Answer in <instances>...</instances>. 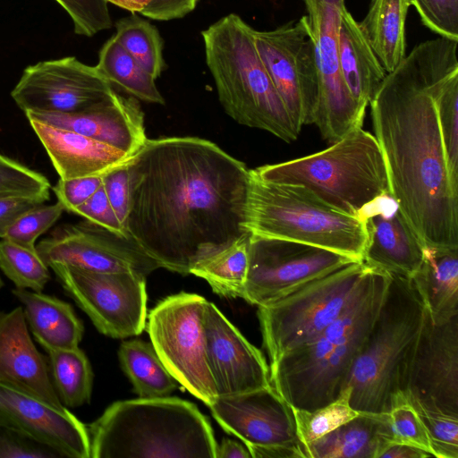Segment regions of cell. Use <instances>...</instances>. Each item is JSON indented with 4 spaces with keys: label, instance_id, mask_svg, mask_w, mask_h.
<instances>
[{
    "label": "cell",
    "instance_id": "cell-15",
    "mask_svg": "<svg viewBox=\"0 0 458 458\" xmlns=\"http://www.w3.org/2000/svg\"><path fill=\"white\" fill-rule=\"evenodd\" d=\"M114 92L96 66L67 56L28 66L11 97L24 114H73L99 106Z\"/></svg>",
    "mask_w": 458,
    "mask_h": 458
},
{
    "label": "cell",
    "instance_id": "cell-19",
    "mask_svg": "<svg viewBox=\"0 0 458 458\" xmlns=\"http://www.w3.org/2000/svg\"><path fill=\"white\" fill-rule=\"evenodd\" d=\"M226 432L245 445H293L297 437L293 407L270 386L233 395H218L208 404Z\"/></svg>",
    "mask_w": 458,
    "mask_h": 458
},
{
    "label": "cell",
    "instance_id": "cell-24",
    "mask_svg": "<svg viewBox=\"0 0 458 458\" xmlns=\"http://www.w3.org/2000/svg\"><path fill=\"white\" fill-rule=\"evenodd\" d=\"M368 241L362 261L389 275L412 278L424 259V246L399 208L365 220Z\"/></svg>",
    "mask_w": 458,
    "mask_h": 458
},
{
    "label": "cell",
    "instance_id": "cell-9",
    "mask_svg": "<svg viewBox=\"0 0 458 458\" xmlns=\"http://www.w3.org/2000/svg\"><path fill=\"white\" fill-rule=\"evenodd\" d=\"M370 267L350 263L281 300L259 307L258 317L270 363L310 342L345 310Z\"/></svg>",
    "mask_w": 458,
    "mask_h": 458
},
{
    "label": "cell",
    "instance_id": "cell-42",
    "mask_svg": "<svg viewBox=\"0 0 458 458\" xmlns=\"http://www.w3.org/2000/svg\"><path fill=\"white\" fill-rule=\"evenodd\" d=\"M69 14L74 32L92 37L112 27V19L106 0H55Z\"/></svg>",
    "mask_w": 458,
    "mask_h": 458
},
{
    "label": "cell",
    "instance_id": "cell-41",
    "mask_svg": "<svg viewBox=\"0 0 458 458\" xmlns=\"http://www.w3.org/2000/svg\"><path fill=\"white\" fill-rule=\"evenodd\" d=\"M430 438L437 458H458V416L441 411L415 407Z\"/></svg>",
    "mask_w": 458,
    "mask_h": 458
},
{
    "label": "cell",
    "instance_id": "cell-54",
    "mask_svg": "<svg viewBox=\"0 0 458 458\" xmlns=\"http://www.w3.org/2000/svg\"><path fill=\"white\" fill-rule=\"evenodd\" d=\"M3 285H4V283H3V281H2V279L0 277V289L3 287Z\"/></svg>",
    "mask_w": 458,
    "mask_h": 458
},
{
    "label": "cell",
    "instance_id": "cell-47",
    "mask_svg": "<svg viewBox=\"0 0 458 458\" xmlns=\"http://www.w3.org/2000/svg\"><path fill=\"white\" fill-rule=\"evenodd\" d=\"M102 176L60 179L52 190L64 210L72 212L86 202L102 185Z\"/></svg>",
    "mask_w": 458,
    "mask_h": 458
},
{
    "label": "cell",
    "instance_id": "cell-37",
    "mask_svg": "<svg viewBox=\"0 0 458 458\" xmlns=\"http://www.w3.org/2000/svg\"><path fill=\"white\" fill-rule=\"evenodd\" d=\"M350 390L344 388L338 398L315 410L293 407L296 433L305 446L359 415L350 403Z\"/></svg>",
    "mask_w": 458,
    "mask_h": 458
},
{
    "label": "cell",
    "instance_id": "cell-20",
    "mask_svg": "<svg viewBox=\"0 0 458 458\" xmlns=\"http://www.w3.org/2000/svg\"><path fill=\"white\" fill-rule=\"evenodd\" d=\"M0 421L52 447L64 458H90L88 428L68 409L57 410L2 384Z\"/></svg>",
    "mask_w": 458,
    "mask_h": 458
},
{
    "label": "cell",
    "instance_id": "cell-51",
    "mask_svg": "<svg viewBox=\"0 0 458 458\" xmlns=\"http://www.w3.org/2000/svg\"><path fill=\"white\" fill-rule=\"evenodd\" d=\"M428 458L434 457L430 453L416 446L391 441L377 454V458Z\"/></svg>",
    "mask_w": 458,
    "mask_h": 458
},
{
    "label": "cell",
    "instance_id": "cell-35",
    "mask_svg": "<svg viewBox=\"0 0 458 458\" xmlns=\"http://www.w3.org/2000/svg\"><path fill=\"white\" fill-rule=\"evenodd\" d=\"M434 95L447 167L452 180L458 184V60L438 76Z\"/></svg>",
    "mask_w": 458,
    "mask_h": 458
},
{
    "label": "cell",
    "instance_id": "cell-17",
    "mask_svg": "<svg viewBox=\"0 0 458 458\" xmlns=\"http://www.w3.org/2000/svg\"><path fill=\"white\" fill-rule=\"evenodd\" d=\"M405 394L415 407L458 416V315L436 325L427 312L408 369Z\"/></svg>",
    "mask_w": 458,
    "mask_h": 458
},
{
    "label": "cell",
    "instance_id": "cell-34",
    "mask_svg": "<svg viewBox=\"0 0 458 458\" xmlns=\"http://www.w3.org/2000/svg\"><path fill=\"white\" fill-rule=\"evenodd\" d=\"M114 39L156 80L166 69L164 40L156 26L137 13L114 23Z\"/></svg>",
    "mask_w": 458,
    "mask_h": 458
},
{
    "label": "cell",
    "instance_id": "cell-3",
    "mask_svg": "<svg viewBox=\"0 0 458 458\" xmlns=\"http://www.w3.org/2000/svg\"><path fill=\"white\" fill-rule=\"evenodd\" d=\"M391 275L370 267L343 313L310 342L270 363V381L293 408L338 398L380 310Z\"/></svg>",
    "mask_w": 458,
    "mask_h": 458
},
{
    "label": "cell",
    "instance_id": "cell-16",
    "mask_svg": "<svg viewBox=\"0 0 458 458\" xmlns=\"http://www.w3.org/2000/svg\"><path fill=\"white\" fill-rule=\"evenodd\" d=\"M36 250L48 267L63 264L100 273L131 272L144 277L159 268L132 238L86 219L55 227L36 244Z\"/></svg>",
    "mask_w": 458,
    "mask_h": 458
},
{
    "label": "cell",
    "instance_id": "cell-49",
    "mask_svg": "<svg viewBox=\"0 0 458 458\" xmlns=\"http://www.w3.org/2000/svg\"><path fill=\"white\" fill-rule=\"evenodd\" d=\"M45 202L40 199L23 197L0 199V238L4 237L20 216Z\"/></svg>",
    "mask_w": 458,
    "mask_h": 458
},
{
    "label": "cell",
    "instance_id": "cell-21",
    "mask_svg": "<svg viewBox=\"0 0 458 458\" xmlns=\"http://www.w3.org/2000/svg\"><path fill=\"white\" fill-rule=\"evenodd\" d=\"M35 120L54 127L72 131L97 141L134 155L146 143L144 114L133 97L114 92L99 106L81 113H26Z\"/></svg>",
    "mask_w": 458,
    "mask_h": 458
},
{
    "label": "cell",
    "instance_id": "cell-43",
    "mask_svg": "<svg viewBox=\"0 0 458 458\" xmlns=\"http://www.w3.org/2000/svg\"><path fill=\"white\" fill-rule=\"evenodd\" d=\"M421 23L440 38L458 41V0H410Z\"/></svg>",
    "mask_w": 458,
    "mask_h": 458
},
{
    "label": "cell",
    "instance_id": "cell-28",
    "mask_svg": "<svg viewBox=\"0 0 458 458\" xmlns=\"http://www.w3.org/2000/svg\"><path fill=\"white\" fill-rule=\"evenodd\" d=\"M411 280L432 323L458 315V249L424 247L423 262Z\"/></svg>",
    "mask_w": 458,
    "mask_h": 458
},
{
    "label": "cell",
    "instance_id": "cell-18",
    "mask_svg": "<svg viewBox=\"0 0 458 458\" xmlns=\"http://www.w3.org/2000/svg\"><path fill=\"white\" fill-rule=\"evenodd\" d=\"M204 333L208 364L217 396L271 386L270 370L262 352L208 301L204 311Z\"/></svg>",
    "mask_w": 458,
    "mask_h": 458
},
{
    "label": "cell",
    "instance_id": "cell-29",
    "mask_svg": "<svg viewBox=\"0 0 458 458\" xmlns=\"http://www.w3.org/2000/svg\"><path fill=\"white\" fill-rule=\"evenodd\" d=\"M410 0H371L360 28L388 73L404 58L405 21Z\"/></svg>",
    "mask_w": 458,
    "mask_h": 458
},
{
    "label": "cell",
    "instance_id": "cell-22",
    "mask_svg": "<svg viewBox=\"0 0 458 458\" xmlns=\"http://www.w3.org/2000/svg\"><path fill=\"white\" fill-rule=\"evenodd\" d=\"M0 384L64 411L49 367L30 334L23 308L0 312Z\"/></svg>",
    "mask_w": 458,
    "mask_h": 458
},
{
    "label": "cell",
    "instance_id": "cell-39",
    "mask_svg": "<svg viewBox=\"0 0 458 458\" xmlns=\"http://www.w3.org/2000/svg\"><path fill=\"white\" fill-rule=\"evenodd\" d=\"M387 415L394 441L416 446L434 456L427 428L405 394L396 400Z\"/></svg>",
    "mask_w": 458,
    "mask_h": 458
},
{
    "label": "cell",
    "instance_id": "cell-38",
    "mask_svg": "<svg viewBox=\"0 0 458 458\" xmlns=\"http://www.w3.org/2000/svg\"><path fill=\"white\" fill-rule=\"evenodd\" d=\"M51 188L42 174L0 154V199L23 197L47 201Z\"/></svg>",
    "mask_w": 458,
    "mask_h": 458
},
{
    "label": "cell",
    "instance_id": "cell-33",
    "mask_svg": "<svg viewBox=\"0 0 458 458\" xmlns=\"http://www.w3.org/2000/svg\"><path fill=\"white\" fill-rule=\"evenodd\" d=\"M49 371L56 394L65 407L76 408L89 403L93 373L90 363L78 347L47 351Z\"/></svg>",
    "mask_w": 458,
    "mask_h": 458
},
{
    "label": "cell",
    "instance_id": "cell-5",
    "mask_svg": "<svg viewBox=\"0 0 458 458\" xmlns=\"http://www.w3.org/2000/svg\"><path fill=\"white\" fill-rule=\"evenodd\" d=\"M426 316L411 278L391 275L380 310L344 387L350 390L354 410L387 413L405 394L408 369Z\"/></svg>",
    "mask_w": 458,
    "mask_h": 458
},
{
    "label": "cell",
    "instance_id": "cell-52",
    "mask_svg": "<svg viewBox=\"0 0 458 458\" xmlns=\"http://www.w3.org/2000/svg\"><path fill=\"white\" fill-rule=\"evenodd\" d=\"M216 458H251L247 446L228 438L217 445Z\"/></svg>",
    "mask_w": 458,
    "mask_h": 458
},
{
    "label": "cell",
    "instance_id": "cell-46",
    "mask_svg": "<svg viewBox=\"0 0 458 458\" xmlns=\"http://www.w3.org/2000/svg\"><path fill=\"white\" fill-rule=\"evenodd\" d=\"M126 162L102 175L103 187L107 199L124 228L130 206L129 172Z\"/></svg>",
    "mask_w": 458,
    "mask_h": 458
},
{
    "label": "cell",
    "instance_id": "cell-12",
    "mask_svg": "<svg viewBox=\"0 0 458 458\" xmlns=\"http://www.w3.org/2000/svg\"><path fill=\"white\" fill-rule=\"evenodd\" d=\"M49 267L101 334L127 338L145 329L146 277L131 272H94L63 264Z\"/></svg>",
    "mask_w": 458,
    "mask_h": 458
},
{
    "label": "cell",
    "instance_id": "cell-4",
    "mask_svg": "<svg viewBox=\"0 0 458 458\" xmlns=\"http://www.w3.org/2000/svg\"><path fill=\"white\" fill-rule=\"evenodd\" d=\"M87 428L90 458H216L208 420L178 397L115 402Z\"/></svg>",
    "mask_w": 458,
    "mask_h": 458
},
{
    "label": "cell",
    "instance_id": "cell-45",
    "mask_svg": "<svg viewBox=\"0 0 458 458\" xmlns=\"http://www.w3.org/2000/svg\"><path fill=\"white\" fill-rule=\"evenodd\" d=\"M72 213L117 234L129 236L107 199L103 183L86 202L74 208Z\"/></svg>",
    "mask_w": 458,
    "mask_h": 458
},
{
    "label": "cell",
    "instance_id": "cell-10",
    "mask_svg": "<svg viewBox=\"0 0 458 458\" xmlns=\"http://www.w3.org/2000/svg\"><path fill=\"white\" fill-rule=\"evenodd\" d=\"M207 301L200 295L184 292L168 296L148 313L147 330L152 346L169 373L208 405L217 394L206 353Z\"/></svg>",
    "mask_w": 458,
    "mask_h": 458
},
{
    "label": "cell",
    "instance_id": "cell-30",
    "mask_svg": "<svg viewBox=\"0 0 458 458\" xmlns=\"http://www.w3.org/2000/svg\"><path fill=\"white\" fill-rule=\"evenodd\" d=\"M121 367L141 398L167 396L178 382L165 367L151 343L124 341L118 349Z\"/></svg>",
    "mask_w": 458,
    "mask_h": 458
},
{
    "label": "cell",
    "instance_id": "cell-13",
    "mask_svg": "<svg viewBox=\"0 0 458 458\" xmlns=\"http://www.w3.org/2000/svg\"><path fill=\"white\" fill-rule=\"evenodd\" d=\"M314 45L318 98L313 123L329 144L362 127L361 110L343 80L338 58V33L345 0H302Z\"/></svg>",
    "mask_w": 458,
    "mask_h": 458
},
{
    "label": "cell",
    "instance_id": "cell-2",
    "mask_svg": "<svg viewBox=\"0 0 458 458\" xmlns=\"http://www.w3.org/2000/svg\"><path fill=\"white\" fill-rule=\"evenodd\" d=\"M457 50L458 41L440 37L420 43L369 104L390 193L424 247L458 249V184L447 167L434 95Z\"/></svg>",
    "mask_w": 458,
    "mask_h": 458
},
{
    "label": "cell",
    "instance_id": "cell-40",
    "mask_svg": "<svg viewBox=\"0 0 458 458\" xmlns=\"http://www.w3.org/2000/svg\"><path fill=\"white\" fill-rule=\"evenodd\" d=\"M64 207L41 204L20 216L7 230L4 239L30 250H36L38 238L48 231L60 218Z\"/></svg>",
    "mask_w": 458,
    "mask_h": 458
},
{
    "label": "cell",
    "instance_id": "cell-7",
    "mask_svg": "<svg viewBox=\"0 0 458 458\" xmlns=\"http://www.w3.org/2000/svg\"><path fill=\"white\" fill-rule=\"evenodd\" d=\"M246 228L250 234L301 242L362 261L366 224L302 185L260 180L250 170Z\"/></svg>",
    "mask_w": 458,
    "mask_h": 458
},
{
    "label": "cell",
    "instance_id": "cell-11",
    "mask_svg": "<svg viewBox=\"0 0 458 458\" xmlns=\"http://www.w3.org/2000/svg\"><path fill=\"white\" fill-rule=\"evenodd\" d=\"M352 262L355 260L327 249L250 234L242 298L258 307L269 305Z\"/></svg>",
    "mask_w": 458,
    "mask_h": 458
},
{
    "label": "cell",
    "instance_id": "cell-25",
    "mask_svg": "<svg viewBox=\"0 0 458 458\" xmlns=\"http://www.w3.org/2000/svg\"><path fill=\"white\" fill-rule=\"evenodd\" d=\"M338 58L347 89L357 106L366 111L387 72L346 7L343 9L339 27Z\"/></svg>",
    "mask_w": 458,
    "mask_h": 458
},
{
    "label": "cell",
    "instance_id": "cell-26",
    "mask_svg": "<svg viewBox=\"0 0 458 458\" xmlns=\"http://www.w3.org/2000/svg\"><path fill=\"white\" fill-rule=\"evenodd\" d=\"M12 293L22 303L28 327L46 351L79 346L84 327L71 304L28 289Z\"/></svg>",
    "mask_w": 458,
    "mask_h": 458
},
{
    "label": "cell",
    "instance_id": "cell-32",
    "mask_svg": "<svg viewBox=\"0 0 458 458\" xmlns=\"http://www.w3.org/2000/svg\"><path fill=\"white\" fill-rule=\"evenodd\" d=\"M250 233L197 264L191 274L206 280L222 297L242 296L249 266Z\"/></svg>",
    "mask_w": 458,
    "mask_h": 458
},
{
    "label": "cell",
    "instance_id": "cell-8",
    "mask_svg": "<svg viewBox=\"0 0 458 458\" xmlns=\"http://www.w3.org/2000/svg\"><path fill=\"white\" fill-rule=\"evenodd\" d=\"M251 172L263 181L302 185L352 216L377 196L390 192L381 148L375 136L362 127L322 151Z\"/></svg>",
    "mask_w": 458,
    "mask_h": 458
},
{
    "label": "cell",
    "instance_id": "cell-50",
    "mask_svg": "<svg viewBox=\"0 0 458 458\" xmlns=\"http://www.w3.org/2000/svg\"><path fill=\"white\" fill-rule=\"evenodd\" d=\"M245 445L251 458H307L305 447L302 444L293 445Z\"/></svg>",
    "mask_w": 458,
    "mask_h": 458
},
{
    "label": "cell",
    "instance_id": "cell-1",
    "mask_svg": "<svg viewBox=\"0 0 458 458\" xmlns=\"http://www.w3.org/2000/svg\"><path fill=\"white\" fill-rule=\"evenodd\" d=\"M126 233L159 267L182 275L248 234L251 174L198 137L148 139L126 162Z\"/></svg>",
    "mask_w": 458,
    "mask_h": 458
},
{
    "label": "cell",
    "instance_id": "cell-23",
    "mask_svg": "<svg viewBox=\"0 0 458 458\" xmlns=\"http://www.w3.org/2000/svg\"><path fill=\"white\" fill-rule=\"evenodd\" d=\"M28 121L60 179L102 176L131 157L72 131Z\"/></svg>",
    "mask_w": 458,
    "mask_h": 458
},
{
    "label": "cell",
    "instance_id": "cell-27",
    "mask_svg": "<svg viewBox=\"0 0 458 458\" xmlns=\"http://www.w3.org/2000/svg\"><path fill=\"white\" fill-rule=\"evenodd\" d=\"M391 441L394 438L387 413L360 412L304 447L307 458H377Z\"/></svg>",
    "mask_w": 458,
    "mask_h": 458
},
{
    "label": "cell",
    "instance_id": "cell-36",
    "mask_svg": "<svg viewBox=\"0 0 458 458\" xmlns=\"http://www.w3.org/2000/svg\"><path fill=\"white\" fill-rule=\"evenodd\" d=\"M49 267L36 250L0 240V269L16 288L42 292L50 279Z\"/></svg>",
    "mask_w": 458,
    "mask_h": 458
},
{
    "label": "cell",
    "instance_id": "cell-31",
    "mask_svg": "<svg viewBox=\"0 0 458 458\" xmlns=\"http://www.w3.org/2000/svg\"><path fill=\"white\" fill-rule=\"evenodd\" d=\"M112 86H117L131 97L153 104H165L156 79L149 74L113 37L98 53L96 65Z\"/></svg>",
    "mask_w": 458,
    "mask_h": 458
},
{
    "label": "cell",
    "instance_id": "cell-44",
    "mask_svg": "<svg viewBox=\"0 0 458 458\" xmlns=\"http://www.w3.org/2000/svg\"><path fill=\"white\" fill-rule=\"evenodd\" d=\"M0 458H64L59 452L0 421Z\"/></svg>",
    "mask_w": 458,
    "mask_h": 458
},
{
    "label": "cell",
    "instance_id": "cell-14",
    "mask_svg": "<svg viewBox=\"0 0 458 458\" xmlns=\"http://www.w3.org/2000/svg\"><path fill=\"white\" fill-rule=\"evenodd\" d=\"M254 42L300 133L304 124L313 123L318 98L314 45L305 15L274 30H254Z\"/></svg>",
    "mask_w": 458,
    "mask_h": 458
},
{
    "label": "cell",
    "instance_id": "cell-6",
    "mask_svg": "<svg viewBox=\"0 0 458 458\" xmlns=\"http://www.w3.org/2000/svg\"><path fill=\"white\" fill-rule=\"evenodd\" d=\"M205 57L225 113L286 142L299 135L259 57L254 29L229 13L201 31Z\"/></svg>",
    "mask_w": 458,
    "mask_h": 458
},
{
    "label": "cell",
    "instance_id": "cell-53",
    "mask_svg": "<svg viewBox=\"0 0 458 458\" xmlns=\"http://www.w3.org/2000/svg\"><path fill=\"white\" fill-rule=\"evenodd\" d=\"M122 9L127 10L131 13H140L151 0H106Z\"/></svg>",
    "mask_w": 458,
    "mask_h": 458
},
{
    "label": "cell",
    "instance_id": "cell-48",
    "mask_svg": "<svg viewBox=\"0 0 458 458\" xmlns=\"http://www.w3.org/2000/svg\"><path fill=\"white\" fill-rule=\"evenodd\" d=\"M199 0H151L140 14L157 21L181 19L191 13Z\"/></svg>",
    "mask_w": 458,
    "mask_h": 458
}]
</instances>
